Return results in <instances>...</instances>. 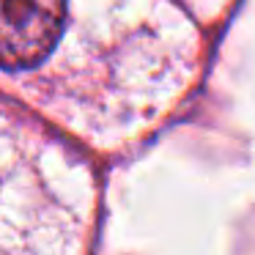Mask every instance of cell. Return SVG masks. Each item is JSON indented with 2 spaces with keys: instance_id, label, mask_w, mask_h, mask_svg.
Wrapping results in <instances>:
<instances>
[{
  "instance_id": "cell-1",
  "label": "cell",
  "mask_w": 255,
  "mask_h": 255,
  "mask_svg": "<svg viewBox=\"0 0 255 255\" xmlns=\"http://www.w3.org/2000/svg\"><path fill=\"white\" fill-rule=\"evenodd\" d=\"M66 25V0H0V69L25 72L52 52Z\"/></svg>"
}]
</instances>
